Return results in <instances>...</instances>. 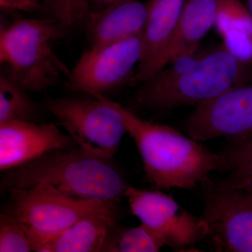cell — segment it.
I'll return each instance as SVG.
<instances>
[{
  "label": "cell",
  "instance_id": "cell-1",
  "mask_svg": "<svg viewBox=\"0 0 252 252\" xmlns=\"http://www.w3.org/2000/svg\"><path fill=\"white\" fill-rule=\"evenodd\" d=\"M122 114L126 132L138 149L146 176L158 189H192L206 182L212 171L222 172L223 158L198 141L167 126L144 121L112 101Z\"/></svg>",
  "mask_w": 252,
  "mask_h": 252
},
{
  "label": "cell",
  "instance_id": "cell-21",
  "mask_svg": "<svg viewBox=\"0 0 252 252\" xmlns=\"http://www.w3.org/2000/svg\"><path fill=\"white\" fill-rule=\"evenodd\" d=\"M32 245L24 225L14 215L0 214V252H31Z\"/></svg>",
  "mask_w": 252,
  "mask_h": 252
},
{
  "label": "cell",
  "instance_id": "cell-20",
  "mask_svg": "<svg viewBox=\"0 0 252 252\" xmlns=\"http://www.w3.org/2000/svg\"><path fill=\"white\" fill-rule=\"evenodd\" d=\"M215 28L220 36L229 31L252 34V17L240 0H220Z\"/></svg>",
  "mask_w": 252,
  "mask_h": 252
},
{
  "label": "cell",
  "instance_id": "cell-4",
  "mask_svg": "<svg viewBox=\"0 0 252 252\" xmlns=\"http://www.w3.org/2000/svg\"><path fill=\"white\" fill-rule=\"evenodd\" d=\"M9 200L3 211L24 225L33 251L85 217L99 214H120L117 203L73 198L48 186L6 190Z\"/></svg>",
  "mask_w": 252,
  "mask_h": 252
},
{
  "label": "cell",
  "instance_id": "cell-22",
  "mask_svg": "<svg viewBox=\"0 0 252 252\" xmlns=\"http://www.w3.org/2000/svg\"><path fill=\"white\" fill-rule=\"evenodd\" d=\"M223 47L244 65L252 64V34L244 32L229 31L221 36Z\"/></svg>",
  "mask_w": 252,
  "mask_h": 252
},
{
  "label": "cell",
  "instance_id": "cell-6",
  "mask_svg": "<svg viewBox=\"0 0 252 252\" xmlns=\"http://www.w3.org/2000/svg\"><path fill=\"white\" fill-rule=\"evenodd\" d=\"M46 107L78 147L98 157L112 158L126 132L122 114L101 94L49 98Z\"/></svg>",
  "mask_w": 252,
  "mask_h": 252
},
{
  "label": "cell",
  "instance_id": "cell-13",
  "mask_svg": "<svg viewBox=\"0 0 252 252\" xmlns=\"http://www.w3.org/2000/svg\"><path fill=\"white\" fill-rule=\"evenodd\" d=\"M148 4L140 0H122L91 11L85 23L90 47H99L142 34Z\"/></svg>",
  "mask_w": 252,
  "mask_h": 252
},
{
  "label": "cell",
  "instance_id": "cell-17",
  "mask_svg": "<svg viewBox=\"0 0 252 252\" xmlns=\"http://www.w3.org/2000/svg\"><path fill=\"white\" fill-rule=\"evenodd\" d=\"M29 91L2 71L0 75V124L34 122L37 115L35 102Z\"/></svg>",
  "mask_w": 252,
  "mask_h": 252
},
{
  "label": "cell",
  "instance_id": "cell-14",
  "mask_svg": "<svg viewBox=\"0 0 252 252\" xmlns=\"http://www.w3.org/2000/svg\"><path fill=\"white\" fill-rule=\"evenodd\" d=\"M220 1L186 0L175 34L162 57L159 70L177 56L190 50L198 49L200 41L211 28L215 27Z\"/></svg>",
  "mask_w": 252,
  "mask_h": 252
},
{
  "label": "cell",
  "instance_id": "cell-2",
  "mask_svg": "<svg viewBox=\"0 0 252 252\" xmlns=\"http://www.w3.org/2000/svg\"><path fill=\"white\" fill-rule=\"evenodd\" d=\"M4 172L1 186L4 191L44 185L73 198L117 203L128 186L112 158L78 146L52 151Z\"/></svg>",
  "mask_w": 252,
  "mask_h": 252
},
{
  "label": "cell",
  "instance_id": "cell-9",
  "mask_svg": "<svg viewBox=\"0 0 252 252\" xmlns=\"http://www.w3.org/2000/svg\"><path fill=\"white\" fill-rule=\"evenodd\" d=\"M142 34L125 40L89 47L67 78L68 86L88 95H104L132 80L142 53Z\"/></svg>",
  "mask_w": 252,
  "mask_h": 252
},
{
  "label": "cell",
  "instance_id": "cell-3",
  "mask_svg": "<svg viewBox=\"0 0 252 252\" xmlns=\"http://www.w3.org/2000/svg\"><path fill=\"white\" fill-rule=\"evenodd\" d=\"M67 32L49 16L18 18L1 28L3 71L29 92H42L57 85L70 72L54 50Z\"/></svg>",
  "mask_w": 252,
  "mask_h": 252
},
{
  "label": "cell",
  "instance_id": "cell-19",
  "mask_svg": "<svg viewBox=\"0 0 252 252\" xmlns=\"http://www.w3.org/2000/svg\"><path fill=\"white\" fill-rule=\"evenodd\" d=\"M91 5V0H45L42 8L68 31L85 24Z\"/></svg>",
  "mask_w": 252,
  "mask_h": 252
},
{
  "label": "cell",
  "instance_id": "cell-11",
  "mask_svg": "<svg viewBox=\"0 0 252 252\" xmlns=\"http://www.w3.org/2000/svg\"><path fill=\"white\" fill-rule=\"evenodd\" d=\"M77 146L56 124L34 122L0 124V170L7 171L44 154Z\"/></svg>",
  "mask_w": 252,
  "mask_h": 252
},
{
  "label": "cell",
  "instance_id": "cell-10",
  "mask_svg": "<svg viewBox=\"0 0 252 252\" xmlns=\"http://www.w3.org/2000/svg\"><path fill=\"white\" fill-rule=\"evenodd\" d=\"M197 141L223 137L230 141L252 136V84H240L195 107L185 125Z\"/></svg>",
  "mask_w": 252,
  "mask_h": 252
},
{
  "label": "cell",
  "instance_id": "cell-12",
  "mask_svg": "<svg viewBox=\"0 0 252 252\" xmlns=\"http://www.w3.org/2000/svg\"><path fill=\"white\" fill-rule=\"evenodd\" d=\"M186 0H151L142 32V53L131 82L147 81L160 69V62L170 46Z\"/></svg>",
  "mask_w": 252,
  "mask_h": 252
},
{
  "label": "cell",
  "instance_id": "cell-5",
  "mask_svg": "<svg viewBox=\"0 0 252 252\" xmlns=\"http://www.w3.org/2000/svg\"><path fill=\"white\" fill-rule=\"evenodd\" d=\"M245 66L222 47L203 55L187 72L168 85L154 89L140 86L134 95V102L142 108L153 111L183 105L196 107L241 84Z\"/></svg>",
  "mask_w": 252,
  "mask_h": 252
},
{
  "label": "cell",
  "instance_id": "cell-15",
  "mask_svg": "<svg viewBox=\"0 0 252 252\" xmlns=\"http://www.w3.org/2000/svg\"><path fill=\"white\" fill-rule=\"evenodd\" d=\"M120 214H99L81 219L44 244L39 252H99L117 226Z\"/></svg>",
  "mask_w": 252,
  "mask_h": 252
},
{
  "label": "cell",
  "instance_id": "cell-18",
  "mask_svg": "<svg viewBox=\"0 0 252 252\" xmlns=\"http://www.w3.org/2000/svg\"><path fill=\"white\" fill-rule=\"evenodd\" d=\"M163 247L144 225L132 228L114 227L106 239L104 252H157Z\"/></svg>",
  "mask_w": 252,
  "mask_h": 252
},
{
  "label": "cell",
  "instance_id": "cell-8",
  "mask_svg": "<svg viewBox=\"0 0 252 252\" xmlns=\"http://www.w3.org/2000/svg\"><path fill=\"white\" fill-rule=\"evenodd\" d=\"M124 197L132 215L163 246L185 250L206 240V225L201 216H193L170 195L128 185Z\"/></svg>",
  "mask_w": 252,
  "mask_h": 252
},
{
  "label": "cell",
  "instance_id": "cell-16",
  "mask_svg": "<svg viewBox=\"0 0 252 252\" xmlns=\"http://www.w3.org/2000/svg\"><path fill=\"white\" fill-rule=\"evenodd\" d=\"M223 158V170L226 177L215 181L218 187L224 189H245L252 183V136L237 141H230L226 149L220 154Z\"/></svg>",
  "mask_w": 252,
  "mask_h": 252
},
{
  "label": "cell",
  "instance_id": "cell-7",
  "mask_svg": "<svg viewBox=\"0 0 252 252\" xmlns=\"http://www.w3.org/2000/svg\"><path fill=\"white\" fill-rule=\"evenodd\" d=\"M203 186L201 217L211 248L215 252H252V193L221 188L211 180Z\"/></svg>",
  "mask_w": 252,
  "mask_h": 252
},
{
  "label": "cell",
  "instance_id": "cell-24",
  "mask_svg": "<svg viewBox=\"0 0 252 252\" xmlns=\"http://www.w3.org/2000/svg\"><path fill=\"white\" fill-rule=\"evenodd\" d=\"M122 1V0H91V4L98 5L99 7L112 4V3L117 2V1Z\"/></svg>",
  "mask_w": 252,
  "mask_h": 252
},
{
  "label": "cell",
  "instance_id": "cell-23",
  "mask_svg": "<svg viewBox=\"0 0 252 252\" xmlns=\"http://www.w3.org/2000/svg\"><path fill=\"white\" fill-rule=\"evenodd\" d=\"M45 0H0L3 9L34 11L43 7Z\"/></svg>",
  "mask_w": 252,
  "mask_h": 252
},
{
  "label": "cell",
  "instance_id": "cell-25",
  "mask_svg": "<svg viewBox=\"0 0 252 252\" xmlns=\"http://www.w3.org/2000/svg\"><path fill=\"white\" fill-rule=\"evenodd\" d=\"M247 1V7L250 11L252 17V0H246Z\"/></svg>",
  "mask_w": 252,
  "mask_h": 252
},
{
  "label": "cell",
  "instance_id": "cell-26",
  "mask_svg": "<svg viewBox=\"0 0 252 252\" xmlns=\"http://www.w3.org/2000/svg\"><path fill=\"white\" fill-rule=\"evenodd\" d=\"M245 189V190H248V191L251 192V193H252V183L251 185H249L248 187H247Z\"/></svg>",
  "mask_w": 252,
  "mask_h": 252
}]
</instances>
